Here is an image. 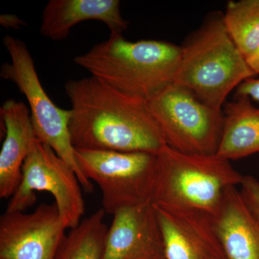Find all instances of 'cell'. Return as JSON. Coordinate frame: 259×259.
Instances as JSON below:
<instances>
[{"instance_id":"6da1fadb","label":"cell","mask_w":259,"mask_h":259,"mask_svg":"<svg viewBox=\"0 0 259 259\" xmlns=\"http://www.w3.org/2000/svg\"><path fill=\"white\" fill-rule=\"evenodd\" d=\"M74 148L157 155L166 146L147 101L91 76L65 83Z\"/></svg>"},{"instance_id":"7a4b0ae2","label":"cell","mask_w":259,"mask_h":259,"mask_svg":"<svg viewBox=\"0 0 259 259\" xmlns=\"http://www.w3.org/2000/svg\"><path fill=\"white\" fill-rule=\"evenodd\" d=\"M180 59L181 47L171 42L110 34L74 61L115 90L148 101L175 83Z\"/></svg>"},{"instance_id":"3957f363","label":"cell","mask_w":259,"mask_h":259,"mask_svg":"<svg viewBox=\"0 0 259 259\" xmlns=\"http://www.w3.org/2000/svg\"><path fill=\"white\" fill-rule=\"evenodd\" d=\"M227 31L222 17H213L181 47L175 84L218 110L245 80L254 77Z\"/></svg>"},{"instance_id":"277c9868","label":"cell","mask_w":259,"mask_h":259,"mask_svg":"<svg viewBox=\"0 0 259 259\" xmlns=\"http://www.w3.org/2000/svg\"><path fill=\"white\" fill-rule=\"evenodd\" d=\"M243 176L217 154H190L164 146L156 155L153 204L192 209L212 217L227 189Z\"/></svg>"},{"instance_id":"5b68a950","label":"cell","mask_w":259,"mask_h":259,"mask_svg":"<svg viewBox=\"0 0 259 259\" xmlns=\"http://www.w3.org/2000/svg\"><path fill=\"white\" fill-rule=\"evenodd\" d=\"M3 45L11 61L5 63L0 70L2 79L14 83L26 97L30 117L36 137L50 146L61 158L72 167L81 187L93 192L94 185L80 171L75 158V148L69 131L71 110L56 106L46 93L39 79L33 59L26 44L11 36L3 38Z\"/></svg>"},{"instance_id":"8992f818","label":"cell","mask_w":259,"mask_h":259,"mask_svg":"<svg viewBox=\"0 0 259 259\" xmlns=\"http://www.w3.org/2000/svg\"><path fill=\"white\" fill-rule=\"evenodd\" d=\"M75 158L83 176L98 185L107 214L152 201L156 155L75 148Z\"/></svg>"},{"instance_id":"52a82bcc","label":"cell","mask_w":259,"mask_h":259,"mask_svg":"<svg viewBox=\"0 0 259 259\" xmlns=\"http://www.w3.org/2000/svg\"><path fill=\"white\" fill-rule=\"evenodd\" d=\"M147 105L167 146L190 154H217L223 110L209 106L175 83L148 100Z\"/></svg>"},{"instance_id":"ba28073f","label":"cell","mask_w":259,"mask_h":259,"mask_svg":"<svg viewBox=\"0 0 259 259\" xmlns=\"http://www.w3.org/2000/svg\"><path fill=\"white\" fill-rule=\"evenodd\" d=\"M81 187L72 167L50 146L38 141L24 162L21 182L6 211H25L36 202L35 191H44L55 199L66 229H74L85 212Z\"/></svg>"},{"instance_id":"9c48e42d","label":"cell","mask_w":259,"mask_h":259,"mask_svg":"<svg viewBox=\"0 0 259 259\" xmlns=\"http://www.w3.org/2000/svg\"><path fill=\"white\" fill-rule=\"evenodd\" d=\"M66 229L55 202L30 213L6 211L0 218V259H55Z\"/></svg>"},{"instance_id":"30bf717a","label":"cell","mask_w":259,"mask_h":259,"mask_svg":"<svg viewBox=\"0 0 259 259\" xmlns=\"http://www.w3.org/2000/svg\"><path fill=\"white\" fill-rule=\"evenodd\" d=\"M153 206L163 235L166 259H226L209 216L175 206Z\"/></svg>"},{"instance_id":"8fae6325","label":"cell","mask_w":259,"mask_h":259,"mask_svg":"<svg viewBox=\"0 0 259 259\" xmlns=\"http://www.w3.org/2000/svg\"><path fill=\"white\" fill-rule=\"evenodd\" d=\"M103 259H166L152 202L117 211L105 241Z\"/></svg>"},{"instance_id":"7c38bea8","label":"cell","mask_w":259,"mask_h":259,"mask_svg":"<svg viewBox=\"0 0 259 259\" xmlns=\"http://www.w3.org/2000/svg\"><path fill=\"white\" fill-rule=\"evenodd\" d=\"M5 138L0 151V197L11 198L22 179V168L39 141L30 110L23 102L8 100L0 107Z\"/></svg>"},{"instance_id":"4fadbf2b","label":"cell","mask_w":259,"mask_h":259,"mask_svg":"<svg viewBox=\"0 0 259 259\" xmlns=\"http://www.w3.org/2000/svg\"><path fill=\"white\" fill-rule=\"evenodd\" d=\"M210 218L225 258L259 259V222L236 186L227 189Z\"/></svg>"},{"instance_id":"5bb4252c","label":"cell","mask_w":259,"mask_h":259,"mask_svg":"<svg viewBox=\"0 0 259 259\" xmlns=\"http://www.w3.org/2000/svg\"><path fill=\"white\" fill-rule=\"evenodd\" d=\"M89 20L105 23L110 34H122L128 26L119 0H50L42 12L40 32L59 41L67 38L75 25Z\"/></svg>"},{"instance_id":"9a60e30c","label":"cell","mask_w":259,"mask_h":259,"mask_svg":"<svg viewBox=\"0 0 259 259\" xmlns=\"http://www.w3.org/2000/svg\"><path fill=\"white\" fill-rule=\"evenodd\" d=\"M224 107L217 155L231 161L259 153V108L246 96H236Z\"/></svg>"},{"instance_id":"2e32d148","label":"cell","mask_w":259,"mask_h":259,"mask_svg":"<svg viewBox=\"0 0 259 259\" xmlns=\"http://www.w3.org/2000/svg\"><path fill=\"white\" fill-rule=\"evenodd\" d=\"M106 212L100 209L81 221L65 237L55 259H103L107 228Z\"/></svg>"},{"instance_id":"e0dca14e","label":"cell","mask_w":259,"mask_h":259,"mask_svg":"<svg viewBox=\"0 0 259 259\" xmlns=\"http://www.w3.org/2000/svg\"><path fill=\"white\" fill-rule=\"evenodd\" d=\"M223 19L232 40L246 59L259 47V0L230 1Z\"/></svg>"},{"instance_id":"ac0fdd59","label":"cell","mask_w":259,"mask_h":259,"mask_svg":"<svg viewBox=\"0 0 259 259\" xmlns=\"http://www.w3.org/2000/svg\"><path fill=\"white\" fill-rule=\"evenodd\" d=\"M241 194L250 212L259 222V182L252 176H243Z\"/></svg>"},{"instance_id":"d6986e66","label":"cell","mask_w":259,"mask_h":259,"mask_svg":"<svg viewBox=\"0 0 259 259\" xmlns=\"http://www.w3.org/2000/svg\"><path fill=\"white\" fill-rule=\"evenodd\" d=\"M236 96H246L259 102V79L252 77L245 80L236 88Z\"/></svg>"},{"instance_id":"ffe728a7","label":"cell","mask_w":259,"mask_h":259,"mask_svg":"<svg viewBox=\"0 0 259 259\" xmlns=\"http://www.w3.org/2000/svg\"><path fill=\"white\" fill-rule=\"evenodd\" d=\"M0 24L2 26L6 28L20 29L21 27H25L26 23L19 18L16 15L5 14L0 16Z\"/></svg>"},{"instance_id":"44dd1931","label":"cell","mask_w":259,"mask_h":259,"mask_svg":"<svg viewBox=\"0 0 259 259\" xmlns=\"http://www.w3.org/2000/svg\"><path fill=\"white\" fill-rule=\"evenodd\" d=\"M245 60L255 75L259 74V47L251 55L246 58Z\"/></svg>"}]
</instances>
